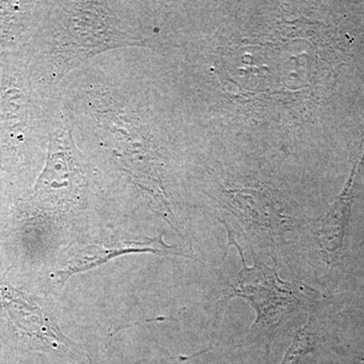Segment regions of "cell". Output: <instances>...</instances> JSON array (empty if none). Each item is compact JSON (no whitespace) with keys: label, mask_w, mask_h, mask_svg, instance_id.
<instances>
[{"label":"cell","mask_w":364,"mask_h":364,"mask_svg":"<svg viewBox=\"0 0 364 364\" xmlns=\"http://www.w3.org/2000/svg\"><path fill=\"white\" fill-rule=\"evenodd\" d=\"M56 4L50 49L54 82L100 53L144 43L119 28V20L105 2Z\"/></svg>","instance_id":"cell-1"},{"label":"cell","mask_w":364,"mask_h":364,"mask_svg":"<svg viewBox=\"0 0 364 364\" xmlns=\"http://www.w3.org/2000/svg\"><path fill=\"white\" fill-rule=\"evenodd\" d=\"M253 255L251 268L242 256L243 269L227 289L226 299L234 296L247 299L257 313L252 331H272L299 306V286L282 282L277 270L267 267L255 252Z\"/></svg>","instance_id":"cell-2"},{"label":"cell","mask_w":364,"mask_h":364,"mask_svg":"<svg viewBox=\"0 0 364 364\" xmlns=\"http://www.w3.org/2000/svg\"><path fill=\"white\" fill-rule=\"evenodd\" d=\"M0 315L20 330L38 349L65 353L74 343L61 332L55 316L42 299L26 296L11 286L6 274L0 277Z\"/></svg>","instance_id":"cell-3"},{"label":"cell","mask_w":364,"mask_h":364,"mask_svg":"<svg viewBox=\"0 0 364 364\" xmlns=\"http://www.w3.org/2000/svg\"><path fill=\"white\" fill-rule=\"evenodd\" d=\"M80 155L71 139L70 131L55 132L49 145L47 165L35 188L41 202L54 207L73 202L85 183Z\"/></svg>","instance_id":"cell-4"},{"label":"cell","mask_w":364,"mask_h":364,"mask_svg":"<svg viewBox=\"0 0 364 364\" xmlns=\"http://www.w3.org/2000/svg\"><path fill=\"white\" fill-rule=\"evenodd\" d=\"M130 253H153L161 256H184L176 246H169L163 241V237L151 238L144 242H121L109 247L88 245L76 251L70 256L66 264L54 273L57 282L64 284L76 273L87 272L105 264L107 261ZM186 257V256H184Z\"/></svg>","instance_id":"cell-5"},{"label":"cell","mask_w":364,"mask_h":364,"mask_svg":"<svg viewBox=\"0 0 364 364\" xmlns=\"http://www.w3.org/2000/svg\"><path fill=\"white\" fill-rule=\"evenodd\" d=\"M310 351H312V333L311 322H309L296 333L294 343L287 352L282 364H299L301 359Z\"/></svg>","instance_id":"cell-6"}]
</instances>
